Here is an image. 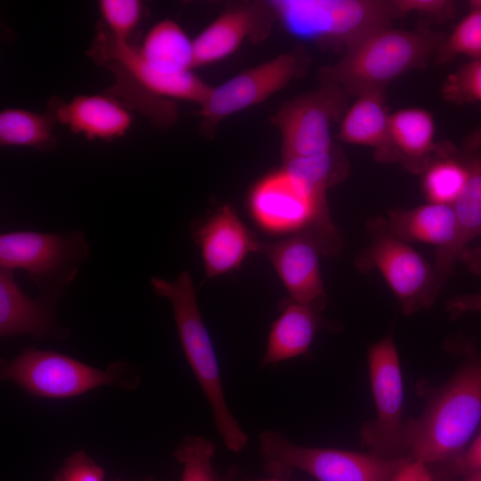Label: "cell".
<instances>
[{
  "instance_id": "1",
  "label": "cell",
  "mask_w": 481,
  "mask_h": 481,
  "mask_svg": "<svg viewBox=\"0 0 481 481\" xmlns=\"http://www.w3.org/2000/svg\"><path fill=\"white\" fill-rule=\"evenodd\" d=\"M481 422V357L470 355L435 390L423 412L405 424L411 458L450 463L459 458Z\"/></svg>"
},
{
  "instance_id": "2",
  "label": "cell",
  "mask_w": 481,
  "mask_h": 481,
  "mask_svg": "<svg viewBox=\"0 0 481 481\" xmlns=\"http://www.w3.org/2000/svg\"><path fill=\"white\" fill-rule=\"evenodd\" d=\"M443 39L427 29L380 28L350 46L339 61L321 69L320 78L347 96L384 92L401 75L423 66Z\"/></svg>"
},
{
  "instance_id": "3",
  "label": "cell",
  "mask_w": 481,
  "mask_h": 481,
  "mask_svg": "<svg viewBox=\"0 0 481 481\" xmlns=\"http://www.w3.org/2000/svg\"><path fill=\"white\" fill-rule=\"evenodd\" d=\"M151 285L157 296L171 304L183 351L211 408L218 435L231 452H240L248 444V436L228 407L216 354L190 272H182L174 281L152 276Z\"/></svg>"
},
{
  "instance_id": "4",
  "label": "cell",
  "mask_w": 481,
  "mask_h": 481,
  "mask_svg": "<svg viewBox=\"0 0 481 481\" xmlns=\"http://www.w3.org/2000/svg\"><path fill=\"white\" fill-rule=\"evenodd\" d=\"M267 4L290 35L344 53L397 18L392 1L273 0Z\"/></svg>"
},
{
  "instance_id": "5",
  "label": "cell",
  "mask_w": 481,
  "mask_h": 481,
  "mask_svg": "<svg viewBox=\"0 0 481 481\" xmlns=\"http://www.w3.org/2000/svg\"><path fill=\"white\" fill-rule=\"evenodd\" d=\"M0 366L1 379L49 399L71 398L104 386L133 387L138 380L131 377L124 363H113L102 370L66 355L34 347L11 360L2 359Z\"/></svg>"
},
{
  "instance_id": "6",
  "label": "cell",
  "mask_w": 481,
  "mask_h": 481,
  "mask_svg": "<svg viewBox=\"0 0 481 481\" xmlns=\"http://www.w3.org/2000/svg\"><path fill=\"white\" fill-rule=\"evenodd\" d=\"M259 450L264 469L273 477L282 478L299 470L317 481H392L408 459L301 446L273 430L260 434Z\"/></svg>"
},
{
  "instance_id": "7",
  "label": "cell",
  "mask_w": 481,
  "mask_h": 481,
  "mask_svg": "<svg viewBox=\"0 0 481 481\" xmlns=\"http://www.w3.org/2000/svg\"><path fill=\"white\" fill-rule=\"evenodd\" d=\"M370 245L355 260L361 273L377 270L398 299L404 315L430 308L444 287L434 266L396 237L385 217L368 220Z\"/></svg>"
},
{
  "instance_id": "8",
  "label": "cell",
  "mask_w": 481,
  "mask_h": 481,
  "mask_svg": "<svg viewBox=\"0 0 481 481\" xmlns=\"http://www.w3.org/2000/svg\"><path fill=\"white\" fill-rule=\"evenodd\" d=\"M89 254L81 231H16L0 236V269L21 270L45 294L55 298L72 283Z\"/></svg>"
},
{
  "instance_id": "9",
  "label": "cell",
  "mask_w": 481,
  "mask_h": 481,
  "mask_svg": "<svg viewBox=\"0 0 481 481\" xmlns=\"http://www.w3.org/2000/svg\"><path fill=\"white\" fill-rule=\"evenodd\" d=\"M368 365L376 418L365 423L361 439L370 452L387 459L408 458L403 423L404 387L399 355L393 336L371 345Z\"/></svg>"
},
{
  "instance_id": "10",
  "label": "cell",
  "mask_w": 481,
  "mask_h": 481,
  "mask_svg": "<svg viewBox=\"0 0 481 481\" xmlns=\"http://www.w3.org/2000/svg\"><path fill=\"white\" fill-rule=\"evenodd\" d=\"M308 61L302 48H294L212 87L200 105V132L212 137L224 118L261 103L304 75Z\"/></svg>"
},
{
  "instance_id": "11",
  "label": "cell",
  "mask_w": 481,
  "mask_h": 481,
  "mask_svg": "<svg viewBox=\"0 0 481 481\" xmlns=\"http://www.w3.org/2000/svg\"><path fill=\"white\" fill-rule=\"evenodd\" d=\"M346 97L338 86L322 83L282 103L271 117L281 136L282 161L334 150L331 126L346 111Z\"/></svg>"
},
{
  "instance_id": "12",
  "label": "cell",
  "mask_w": 481,
  "mask_h": 481,
  "mask_svg": "<svg viewBox=\"0 0 481 481\" xmlns=\"http://www.w3.org/2000/svg\"><path fill=\"white\" fill-rule=\"evenodd\" d=\"M91 57L130 85L168 100L187 101L200 106L212 89L192 70L166 74L152 69L143 60L138 45L130 40L117 39L109 33L97 37Z\"/></svg>"
},
{
  "instance_id": "13",
  "label": "cell",
  "mask_w": 481,
  "mask_h": 481,
  "mask_svg": "<svg viewBox=\"0 0 481 481\" xmlns=\"http://www.w3.org/2000/svg\"><path fill=\"white\" fill-rule=\"evenodd\" d=\"M258 252L272 263L289 298L322 312L327 296L322 280L320 248L307 231L273 242L260 241Z\"/></svg>"
},
{
  "instance_id": "14",
  "label": "cell",
  "mask_w": 481,
  "mask_h": 481,
  "mask_svg": "<svg viewBox=\"0 0 481 481\" xmlns=\"http://www.w3.org/2000/svg\"><path fill=\"white\" fill-rule=\"evenodd\" d=\"M191 232L208 278L240 267L250 253L258 252L261 241L230 205L222 206L203 219L194 220Z\"/></svg>"
},
{
  "instance_id": "15",
  "label": "cell",
  "mask_w": 481,
  "mask_h": 481,
  "mask_svg": "<svg viewBox=\"0 0 481 481\" xmlns=\"http://www.w3.org/2000/svg\"><path fill=\"white\" fill-rule=\"evenodd\" d=\"M272 17L267 4H240L226 9L192 40L194 68L230 56L246 39L265 38Z\"/></svg>"
},
{
  "instance_id": "16",
  "label": "cell",
  "mask_w": 481,
  "mask_h": 481,
  "mask_svg": "<svg viewBox=\"0 0 481 481\" xmlns=\"http://www.w3.org/2000/svg\"><path fill=\"white\" fill-rule=\"evenodd\" d=\"M48 107L57 121L88 140L112 141L123 136L132 124L130 110L105 93L77 95L69 102L53 98Z\"/></svg>"
},
{
  "instance_id": "17",
  "label": "cell",
  "mask_w": 481,
  "mask_h": 481,
  "mask_svg": "<svg viewBox=\"0 0 481 481\" xmlns=\"http://www.w3.org/2000/svg\"><path fill=\"white\" fill-rule=\"evenodd\" d=\"M53 298L33 299L19 286L14 272L0 269V336L62 338L67 330L54 318Z\"/></svg>"
},
{
  "instance_id": "18",
  "label": "cell",
  "mask_w": 481,
  "mask_h": 481,
  "mask_svg": "<svg viewBox=\"0 0 481 481\" xmlns=\"http://www.w3.org/2000/svg\"><path fill=\"white\" fill-rule=\"evenodd\" d=\"M337 137L345 143L372 148L377 161H399L391 139L383 91L357 96L341 118Z\"/></svg>"
},
{
  "instance_id": "19",
  "label": "cell",
  "mask_w": 481,
  "mask_h": 481,
  "mask_svg": "<svg viewBox=\"0 0 481 481\" xmlns=\"http://www.w3.org/2000/svg\"><path fill=\"white\" fill-rule=\"evenodd\" d=\"M469 147L461 152L468 168V179L462 192L453 203L458 222V235L446 249L436 250L434 268L443 285L454 270L458 258L468 244L481 235V153Z\"/></svg>"
},
{
  "instance_id": "20",
  "label": "cell",
  "mask_w": 481,
  "mask_h": 481,
  "mask_svg": "<svg viewBox=\"0 0 481 481\" xmlns=\"http://www.w3.org/2000/svg\"><path fill=\"white\" fill-rule=\"evenodd\" d=\"M281 313L272 323L262 366L308 354L314 336L324 323L321 312L289 298L280 304Z\"/></svg>"
},
{
  "instance_id": "21",
  "label": "cell",
  "mask_w": 481,
  "mask_h": 481,
  "mask_svg": "<svg viewBox=\"0 0 481 481\" xmlns=\"http://www.w3.org/2000/svg\"><path fill=\"white\" fill-rule=\"evenodd\" d=\"M390 231L406 242L451 247L457 239L458 222L452 205L430 203L410 209L395 208L385 218Z\"/></svg>"
},
{
  "instance_id": "22",
  "label": "cell",
  "mask_w": 481,
  "mask_h": 481,
  "mask_svg": "<svg viewBox=\"0 0 481 481\" xmlns=\"http://www.w3.org/2000/svg\"><path fill=\"white\" fill-rule=\"evenodd\" d=\"M389 127L399 160L413 172H424L436 149L432 115L420 108L399 110L389 115Z\"/></svg>"
},
{
  "instance_id": "23",
  "label": "cell",
  "mask_w": 481,
  "mask_h": 481,
  "mask_svg": "<svg viewBox=\"0 0 481 481\" xmlns=\"http://www.w3.org/2000/svg\"><path fill=\"white\" fill-rule=\"evenodd\" d=\"M138 48L144 62L158 72L181 73L194 68L193 42L172 20H162L151 27Z\"/></svg>"
},
{
  "instance_id": "24",
  "label": "cell",
  "mask_w": 481,
  "mask_h": 481,
  "mask_svg": "<svg viewBox=\"0 0 481 481\" xmlns=\"http://www.w3.org/2000/svg\"><path fill=\"white\" fill-rule=\"evenodd\" d=\"M57 119L51 111L37 113L9 108L0 112V144L49 150L55 145L53 127Z\"/></svg>"
},
{
  "instance_id": "25",
  "label": "cell",
  "mask_w": 481,
  "mask_h": 481,
  "mask_svg": "<svg viewBox=\"0 0 481 481\" xmlns=\"http://www.w3.org/2000/svg\"><path fill=\"white\" fill-rule=\"evenodd\" d=\"M422 188L430 203L453 205L468 179V168L461 152L445 151L433 159L423 172Z\"/></svg>"
},
{
  "instance_id": "26",
  "label": "cell",
  "mask_w": 481,
  "mask_h": 481,
  "mask_svg": "<svg viewBox=\"0 0 481 481\" xmlns=\"http://www.w3.org/2000/svg\"><path fill=\"white\" fill-rule=\"evenodd\" d=\"M216 447L204 436H186L175 452L183 465L181 481H218L213 469Z\"/></svg>"
},
{
  "instance_id": "27",
  "label": "cell",
  "mask_w": 481,
  "mask_h": 481,
  "mask_svg": "<svg viewBox=\"0 0 481 481\" xmlns=\"http://www.w3.org/2000/svg\"><path fill=\"white\" fill-rule=\"evenodd\" d=\"M436 53L442 61L459 55L481 59V11L469 10L451 34L443 39Z\"/></svg>"
},
{
  "instance_id": "28",
  "label": "cell",
  "mask_w": 481,
  "mask_h": 481,
  "mask_svg": "<svg viewBox=\"0 0 481 481\" xmlns=\"http://www.w3.org/2000/svg\"><path fill=\"white\" fill-rule=\"evenodd\" d=\"M102 26L117 39L130 40L143 15L138 0H101L98 4Z\"/></svg>"
},
{
  "instance_id": "29",
  "label": "cell",
  "mask_w": 481,
  "mask_h": 481,
  "mask_svg": "<svg viewBox=\"0 0 481 481\" xmlns=\"http://www.w3.org/2000/svg\"><path fill=\"white\" fill-rule=\"evenodd\" d=\"M442 95L456 104L481 102V59L470 60L449 74Z\"/></svg>"
},
{
  "instance_id": "30",
  "label": "cell",
  "mask_w": 481,
  "mask_h": 481,
  "mask_svg": "<svg viewBox=\"0 0 481 481\" xmlns=\"http://www.w3.org/2000/svg\"><path fill=\"white\" fill-rule=\"evenodd\" d=\"M54 481H104V470L79 450L68 458Z\"/></svg>"
},
{
  "instance_id": "31",
  "label": "cell",
  "mask_w": 481,
  "mask_h": 481,
  "mask_svg": "<svg viewBox=\"0 0 481 481\" xmlns=\"http://www.w3.org/2000/svg\"><path fill=\"white\" fill-rule=\"evenodd\" d=\"M398 16L416 13L429 18L446 20L455 12V4L447 0H394Z\"/></svg>"
},
{
  "instance_id": "32",
  "label": "cell",
  "mask_w": 481,
  "mask_h": 481,
  "mask_svg": "<svg viewBox=\"0 0 481 481\" xmlns=\"http://www.w3.org/2000/svg\"><path fill=\"white\" fill-rule=\"evenodd\" d=\"M450 478L481 471V429L462 454L447 464Z\"/></svg>"
},
{
  "instance_id": "33",
  "label": "cell",
  "mask_w": 481,
  "mask_h": 481,
  "mask_svg": "<svg viewBox=\"0 0 481 481\" xmlns=\"http://www.w3.org/2000/svg\"><path fill=\"white\" fill-rule=\"evenodd\" d=\"M445 309L452 319L466 313L481 312V293L452 297L447 300Z\"/></svg>"
},
{
  "instance_id": "34",
  "label": "cell",
  "mask_w": 481,
  "mask_h": 481,
  "mask_svg": "<svg viewBox=\"0 0 481 481\" xmlns=\"http://www.w3.org/2000/svg\"><path fill=\"white\" fill-rule=\"evenodd\" d=\"M392 481H434L427 464L408 458L399 469Z\"/></svg>"
},
{
  "instance_id": "35",
  "label": "cell",
  "mask_w": 481,
  "mask_h": 481,
  "mask_svg": "<svg viewBox=\"0 0 481 481\" xmlns=\"http://www.w3.org/2000/svg\"><path fill=\"white\" fill-rule=\"evenodd\" d=\"M461 481H481V471L466 475L461 477Z\"/></svg>"
},
{
  "instance_id": "36",
  "label": "cell",
  "mask_w": 481,
  "mask_h": 481,
  "mask_svg": "<svg viewBox=\"0 0 481 481\" xmlns=\"http://www.w3.org/2000/svg\"><path fill=\"white\" fill-rule=\"evenodd\" d=\"M469 10L481 11V0H471L469 2Z\"/></svg>"
},
{
  "instance_id": "37",
  "label": "cell",
  "mask_w": 481,
  "mask_h": 481,
  "mask_svg": "<svg viewBox=\"0 0 481 481\" xmlns=\"http://www.w3.org/2000/svg\"><path fill=\"white\" fill-rule=\"evenodd\" d=\"M218 481H235V475L234 471H231L227 476L225 477H219Z\"/></svg>"
},
{
  "instance_id": "38",
  "label": "cell",
  "mask_w": 481,
  "mask_h": 481,
  "mask_svg": "<svg viewBox=\"0 0 481 481\" xmlns=\"http://www.w3.org/2000/svg\"><path fill=\"white\" fill-rule=\"evenodd\" d=\"M245 481H288L281 477H272L268 479H246Z\"/></svg>"
},
{
  "instance_id": "39",
  "label": "cell",
  "mask_w": 481,
  "mask_h": 481,
  "mask_svg": "<svg viewBox=\"0 0 481 481\" xmlns=\"http://www.w3.org/2000/svg\"><path fill=\"white\" fill-rule=\"evenodd\" d=\"M146 481H153L152 478H148Z\"/></svg>"
}]
</instances>
